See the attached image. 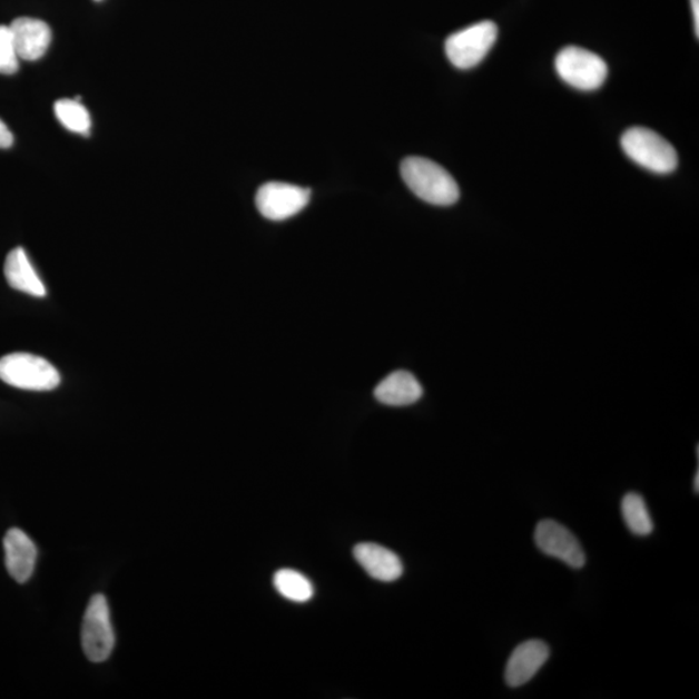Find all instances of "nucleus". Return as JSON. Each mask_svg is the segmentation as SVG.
<instances>
[{
  "mask_svg": "<svg viewBox=\"0 0 699 699\" xmlns=\"http://www.w3.org/2000/svg\"><path fill=\"white\" fill-rule=\"evenodd\" d=\"M404 183L420 200L436 206L459 201L460 189L452 175L441 165L423 157H408L401 165Z\"/></svg>",
  "mask_w": 699,
  "mask_h": 699,
  "instance_id": "nucleus-1",
  "label": "nucleus"
},
{
  "mask_svg": "<svg viewBox=\"0 0 699 699\" xmlns=\"http://www.w3.org/2000/svg\"><path fill=\"white\" fill-rule=\"evenodd\" d=\"M630 160L656 174H670L678 168L679 157L669 141L646 127H632L621 140Z\"/></svg>",
  "mask_w": 699,
  "mask_h": 699,
  "instance_id": "nucleus-2",
  "label": "nucleus"
},
{
  "mask_svg": "<svg viewBox=\"0 0 699 699\" xmlns=\"http://www.w3.org/2000/svg\"><path fill=\"white\" fill-rule=\"evenodd\" d=\"M0 380L31 392H49L60 385V373L41 356L14 353L0 360Z\"/></svg>",
  "mask_w": 699,
  "mask_h": 699,
  "instance_id": "nucleus-3",
  "label": "nucleus"
},
{
  "mask_svg": "<svg viewBox=\"0 0 699 699\" xmlns=\"http://www.w3.org/2000/svg\"><path fill=\"white\" fill-rule=\"evenodd\" d=\"M554 67L562 81L582 91L600 89L609 73L607 62L599 55L577 46L561 50Z\"/></svg>",
  "mask_w": 699,
  "mask_h": 699,
  "instance_id": "nucleus-4",
  "label": "nucleus"
},
{
  "mask_svg": "<svg viewBox=\"0 0 699 699\" xmlns=\"http://www.w3.org/2000/svg\"><path fill=\"white\" fill-rule=\"evenodd\" d=\"M495 22L482 21L457 31L446 41V53L452 66L472 69L488 57L498 39Z\"/></svg>",
  "mask_w": 699,
  "mask_h": 699,
  "instance_id": "nucleus-5",
  "label": "nucleus"
},
{
  "mask_svg": "<svg viewBox=\"0 0 699 699\" xmlns=\"http://www.w3.org/2000/svg\"><path fill=\"white\" fill-rule=\"evenodd\" d=\"M115 642L108 601L102 594L93 595L83 618L82 647L85 654L91 662H105L112 654Z\"/></svg>",
  "mask_w": 699,
  "mask_h": 699,
  "instance_id": "nucleus-6",
  "label": "nucleus"
},
{
  "mask_svg": "<svg viewBox=\"0 0 699 699\" xmlns=\"http://www.w3.org/2000/svg\"><path fill=\"white\" fill-rule=\"evenodd\" d=\"M309 189L288 183H266L258 189L256 204L262 216L269 220L280 221L289 219L309 203Z\"/></svg>",
  "mask_w": 699,
  "mask_h": 699,
  "instance_id": "nucleus-7",
  "label": "nucleus"
},
{
  "mask_svg": "<svg viewBox=\"0 0 699 699\" xmlns=\"http://www.w3.org/2000/svg\"><path fill=\"white\" fill-rule=\"evenodd\" d=\"M535 543L540 551L565 562L573 569L585 565V554L581 543L565 526L552 520L540 522L535 530Z\"/></svg>",
  "mask_w": 699,
  "mask_h": 699,
  "instance_id": "nucleus-8",
  "label": "nucleus"
},
{
  "mask_svg": "<svg viewBox=\"0 0 699 699\" xmlns=\"http://www.w3.org/2000/svg\"><path fill=\"white\" fill-rule=\"evenodd\" d=\"M550 648L544 641H524L513 650L506 663L505 681L512 688H519L529 682L550 658Z\"/></svg>",
  "mask_w": 699,
  "mask_h": 699,
  "instance_id": "nucleus-9",
  "label": "nucleus"
},
{
  "mask_svg": "<svg viewBox=\"0 0 699 699\" xmlns=\"http://www.w3.org/2000/svg\"><path fill=\"white\" fill-rule=\"evenodd\" d=\"M11 35L19 59L36 61L43 58L49 50L52 31L49 23L31 18H19L12 21Z\"/></svg>",
  "mask_w": 699,
  "mask_h": 699,
  "instance_id": "nucleus-10",
  "label": "nucleus"
},
{
  "mask_svg": "<svg viewBox=\"0 0 699 699\" xmlns=\"http://www.w3.org/2000/svg\"><path fill=\"white\" fill-rule=\"evenodd\" d=\"M6 567L16 582L26 583L35 573L37 548L26 532L11 529L4 538Z\"/></svg>",
  "mask_w": 699,
  "mask_h": 699,
  "instance_id": "nucleus-11",
  "label": "nucleus"
},
{
  "mask_svg": "<svg viewBox=\"0 0 699 699\" xmlns=\"http://www.w3.org/2000/svg\"><path fill=\"white\" fill-rule=\"evenodd\" d=\"M354 558L377 581L394 582L403 574V565L398 555L378 544H357L354 548Z\"/></svg>",
  "mask_w": 699,
  "mask_h": 699,
  "instance_id": "nucleus-12",
  "label": "nucleus"
},
{
  "mask_svg": "<svg viewBox=\"0 0 699 699\" xmlns=\"http://www.w3.org/2000/svg\"><path fill=\"white\" fill-rule=\"evenodd\" d=\"M423 386L407 371H396L375 388L376 400L386 406L404 407L416 403L423 396Z\"/></svg>",
  "mask_w": 699,
  "mask_h": 699,
  "instance_id": "nucleus-13",
  "label": "nucleus"
},
{
  "mask_svg": "<svg viewBox=\"0 0 699 699\" xmlns=\"http://www.w3.org/2000/svg\"><path fill=\"white\" fill-rule=\"evenodd\" d=\"M4 275L8 284L16 291L30 294L33 297H45L46 288L28 254L22 248H16L8 254L4 264Z\"/></svg>",
  "mask_w": 699,
  "mask_h": 699,
  "instance_id": "nucleus-14",
  "label": "nucleus"
},
{
  "mask_svg": "<svg viewBox=\"0 0 699 699\" xmlns=\"http://www.w3.org/2000/svg\"><path fill=\"white\" fill-rule=\"evenodd\" d=\"M55 116L67 130L89 137L91 117L89 110L81 102V98L60 99L55 102Z\"/></svg>",
  "mask_w": 699,
  "mask_h": 699,
  "instance_id": "nucleus-15",
  "label": "nucleus"
},
{
  "mask_svg": "<svg viewBox=\"0 0 699 699\" xmlns=\"http://www.w3.org/2000/svg\"><path fill=\"white\" fill-rule=\"evenodd\" d=\"M276 591L294 602H306L314 595V587L305 575L296 570L282 569L274 577Z\"/></svg>",
  "mask_w": 699,
  "mask_h": 699,
  "instance_id": "nucleus-16",
  "label": "nucleus"
},
{
  "mask_svg": "<svg viewBox=\"0 0 699 699\" xmlns=\"http://www.w3.org/2000/svg\"><path fill=\"white\" fill-rule=\"evenodd\" d=\"M622 514L627 528L634 535L647 536L653 531V521H651L646 500L637 492H630V494L624 496Z\"/></svg>",
  "mask_w": 699,
  "mask_h": 699,
  "instance_id": "nucleus-17",
  "label": "nucleus"
},
{
  "mask_svg": "<svg viewBox=\"0 0 699 699\" xmlns=\"http://www.w3.org/2000/svg\"><path fill=\"white\" fill-rule=\"evenodd\" d=\"M19 60L10 27L0 26V75H14L19 70Z\"/></svg>",
  "mask_w": 699,
  "mask_h": 699,
  "instance_id": "nucleus-18",
  "label": "nucleus"
},
{
  "mask_svg": "<svg viewBox=\"0 0 699 699\" xmlns=\"http://www.w3.org/2000/svg\"><path fill=\"white\" fill-rule=\"evenodd\" d=\"M13 145V135L7 125L0 119V148H11Z\"/></svg>",
  "mask_w": 699,
  "mask_h": 699,
  "instance_id": "nucleus-19",
  "label": "nucleus"
},
{
  "mask_svg": "<svg viewBox=\"0 0 699 699\" xmlns=\"http://www.w3.org/2000/svg\"><path fill=\"white\" fill-rule=\"evenodd\" d=\"M690 6H692L696 36L698 38L699 37V0H690Z\"/></svg>",
  "mask_w": 699,
  "mask_h": 699,
  "instance_id": "nucleus-20",
  "label": "nucleus"
},
{
  "mask_svg": "<svg viewBox=\"0 0 699 699\" xmlns=\"http://www.w3.org/2000/svg\"><path fill=\"white\" fill-rule=\"evenodd\" d=\"M695 491L698 494L699 491V472L697 471L696 476H695Z\"/></svg>",
  "mask_w": 699,
  "mask_h": 699,
  "instance_id": "nucleus-21",
  "label": "nucleus"
},
{
  "mask_svg": "<svg viewBox=\"0 0 699 699\" xmlns=\"http://www.w3.org/2000/svg\"><path fill=\"white\" fill-rule=\"evenodd\" d=\"M95 2H101V0H95Z\"/></svg>",
  "mask_w": 699,
  "mask_h": 699,
  "instance_id": "nucleus-22",
  "label": "nucleus"
}]
</instances>
